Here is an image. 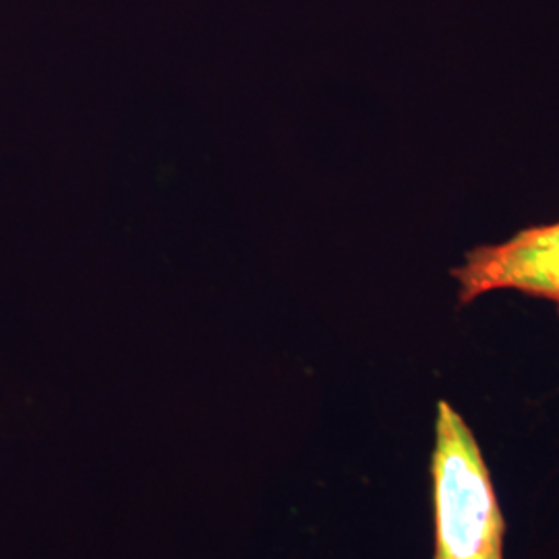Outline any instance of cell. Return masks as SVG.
I'll use <instances>...</instances> for the list:
<instances>
[{
  "instance_id": "cell-1",
  "label": "cell",
  "mask_w": 559,
  "mask_h": 559,
  "mask_svg": "<svg viewBox=\"0 0 559 559\" xmlns=\"http://www.w3.org/2000/svg\"><path fill=\"white\" fill-rule=\"evenodd\" d=\"M436 559H503L506 522L479 443L440 402L433 454Z\"/></svg>"
},
{
  "instance_id": "cell-2",
  "label": "cell",
  "mask_w": 559,
  "mask_h": 559,
  "mask_svg": "<svg viewBox=\"0 0 559 559\" xmlns=\"http://www.w3.org/2000/svg\"><path fill=\"white\" fill-rule=\"evenodd\" d=\"M460 284L471 299L493 288H519L559 305V224L522 233L501 247L480 249L460 270Z\"/></svg>"
}]
</instances>
